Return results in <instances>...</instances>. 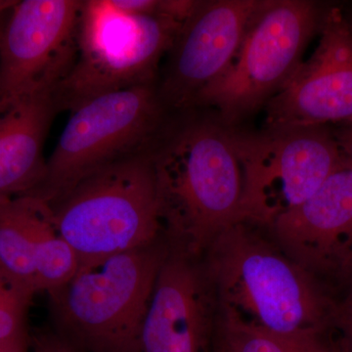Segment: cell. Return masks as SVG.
<instances>
[{
    "mask_svg": "<svg viewBox=\"0 0 352 352\" xmlns=\"http://www.w3.org/2000/svg\"><path fill=\"white\" fill-rule=\"evenodd\" d=\"M148 154L170 249L199 258L239 221L243 175L232 129L206 109L170 113Z\"/></svg>",
    "mask_w": 352,
    "mask_h": 352,
    "instance_id": "obj_1",
    "label": "cell"
},
{
    "mask_svg": "<svg viewBox=\"0 0 352 352\" xmlns=\"http://www.w3.org/2000/svg\"><path fill=\"white\" fill-rule=\"evenodd\" d=\"M263 230L235 222L205 252L219 320L280 335L331 330L339 305Z\"/></svg>",
    "mask_w": 352,
    "mask_h": 352,
    "instance_id": "obj_2",
    "label": "cell"
},
{
    "mask_svg": "<svg viewBox=\"0 0 352 352\" xmlns=\"http://www.w3.org/2000/svg\"><path fill=\"white\" fill-rule=\"evenodd\" d=\"M46 204L80 266L154 244L163 233L148 148L95 171Z\"/></svg>",
    "mask_w": 352,
    "mask_h": 352,
    "instance_id": "obj_3",
    "label": "cell"
},
{
    "mask_svg": "<svg viewBox=\"0 0 352 352\" xmlns=\"http://www.w3.org/2000/svg\"><path fill=\"white\" fill-rule=\"evenodd\" d=\"M327 8L309 0H259L239 50L191 108L212 111L229 127L265 107L302 63Z\"/></svg>",
    "mask_w": 352,
    "mask_h": 352,
    "instance_id": "obj_4",
    "label": "cell"
},
{
    "mask_svg": "<svg viewBox=\"0 0 352 352\" xmlns=\"http://www.w3.org/2000/svg\"><path fill=\"white\" fill-rule=\"evenodd\" d=\"M170 248L154 244L80 266L50 292L62 329L91 352H136L141 325Z\"/></svg>",
    "mask_w": 352,
    "mask_h": 352,
    "instance_id": "obj_5",
    "label": "cell"
},
{
    "mask_svg": "<svg viewBox=\"0 0 352 352\" xmlns=\"http://www.w3.org/2000/svg\"><path fill=\"white\" fill-rule=\"evenodd\" d=\"M182 25L168 16L122 10L112 0L82 1L75 64L54 91L59 110L157 82L160 61Z\"/></svg>",
    "mask_w": 352,
    "mask_h": 352,
    "instance_id": "obj_6",
    "label": "cell"
},
{
    "mask_svg": "<svg viewBox=\"0 0 352 352\" xmlns=\"http://www.w3.org/2000/svg\"><path fill=\"white\" fill-rule=\"evenodd\" d=\"M168 113L157 82L82 102L72 110L43 182L29 196L50 203L95 171L147 149Z\"/></svg>",
    "mask_w": 352,
    "mask_h": 352,
    "instance_id": "obj_7",
    "label": "cell"
},
{
    "mask_svg": "<svg viewBox=\"0 0 352 352\" xmlns=\"http://www.w3.org/2000/svg\"><path fill=\"white\" fill-rule=\"evenodd\" d=\"M231 129L243 175L239 221L261 228L314 195L344 159L328 126Z\"/></svg>",
    "mask_w": 352,
    "mask_h": 352,
    "instance_id": "obj_8",
    "label": "cell"
},
{
    "mask_svg": "<svg viewBox=\"0 0 352 352\" xmlns=\"http://www.w3.org/2000/svg\"><path fill=\"white\" fill-rule=\"evenodd\" d=\"M82 1H17L0 43V99L34 90H54L68 75L78 52Z\"/></svg>",
    "mask_w": 352,
    "mask_h": 352,
    "instance_id": "obj_9",
    "label": "cell"
},
{
    "mask_svg": "<svg viewBox=\"0 0 352 352\" xmlns=\"http://www.w3.org/2000/svg\"><path fill=\"white\" fill-rule=\"evenodd\" d=\"M259 0L197 1L166 52L157 94L168 113L192 107L197 95L226 72Z\"/></svg>",
    "mask_w": 352,
    "mask_h": 352,
    "instance_id": "obj_10",
    "label": "cell"
},
{
    "mask_svg": "<svg viewBox=\"0 0 352 352\" xmlns=\"http://www.w3.org/2000/svg\"><path fill=\"white\" fill-rule=\"evenodd\" d=\"M320 39L266 104L265 129L352 122V28L338 7L326 10Z\"/></svg>",
    "mask_w": 352,
    "mask_h": 352,
    "instance_id": "obj_11",
    "label": "cell"
},
{
    "mask_svg": "<svg viewBox=\"0 0 352 352\" xmlns=\"http://www.w3.org/2000/svg\"><path fill=\"white\" fill-rule=\"evenodd\" d=\"M197 258L168 250L136 352H214L219 308L205 266Z\"/></svg>",
    "mask_w": 352,
    "mask_h": 352,
    "instance_id": "obj_12",
    "label": "cell"
},
{
    "mask_svg": "<svg viewBox=\"0 0 352 352\" xmlns=\"http://www.w3.org/2000/svg\"><path fill=\"white\" fill-rule=\"evenodd\" d=\"M266 230L282 251L312 276L329 272L349 274L352 168L344 157L314 195Z\"/></svg>",
    "mask_w": 352,
    "mask_h": 352,
    "instance_id": "obj_13",
    "label": "cell"
},
{
    "mask_svg": "<svg viewBox=\"0 0 352 352\" xmlns=\"http://www.w3.org/2000/svg\"><path fill=\"white\" fill-rule=\"evenodd\" d=\"M58 111L54 90L0 99V201L31 195L43 182L44 141Z\"/></svg>",
    "mask_w": 352,
    "mask_h": 352,
    "instance_id": "obj_14",
    "label": "cell"
},
{
    "mask_svg": "<svg viewBox=\"0 0 352 352\" xmlns=\"http://www.w3.org/2000/svg\"><path fill=\"white\" fill-rule=\"evenodd\" d=\"M51 223L50 207L38 198L0 201V273L12 286L32 294L38 291L36 254Z\"/></svg>",
    "mask_w": 352,
    "mask_h": 352,
    "instance_id": "obj_15",
    "label": "cell"
},
{
    "mask_svg": "<svg viewBox=\"0 0 352 352\" xmlns=\"http://www.w3.org/2000/svg\"><path fill=\"white\" fill-rule=\"evenodd\" d=\"M329 331L280 335L219 320L214 349L219 352H340Z\"/></svg>",
    "mask_w": 352,
    "mask_h": 352,
    "instance_id": "obj_16",
    "label": "cell"
},
{
    "mask_svg": "<svg viewBox=\"0 0 352 352\" xmlns=\"http://www.w3.org/2000/svg\"><path fill=\"white\" fill-rule=\"evenodd\" d=\"M32 296L14 286L0 294V347L27 344L25 319Z\"/></svg>",
    "mask_w": 352,
    "mask_h": 352,
    "instance_id": "obj_17",
    "label": "cell"
},
{
    "mask_svg": "<svg viewBox=\"0 0 352 352\" xmlns=\"http://www.w3.org/2000/svg\"><path fill=\"white\" fill-rule=\"evenodd\" d=\"M332 329L338 333L335 342L339 351L352 352V302L339 305Z\"/></svg>",
    "mask_w": 352,
    "mask_h": 352,
    "instance_id": "obj_18",
    "label": "cell"
},
{
    "mask_svg": "<svg viewBox=\"0 0 352 352\" xmlns=\"http://www.w3.org/2000/svg\"><path fill=\"white\" fill-rule=\"evenodd\" d=\"M333 135L337 139L342 156L352 168V122L342 124L337 131H333Z\"/></svg>",
    "mask_w": 352,
    "mask_h": 352,
    "instance_id": "obj_19",
    "label": "cell"
},
{
    "mask_svg": "<svg viewBox=\"0 0 352 352\" xmlns=\"http://www.w3.org/2000/svg\"><path fill=\"white\" fill-rule=\"evenodd\" d=\"M17 1H6V0H0V43H1L2 32H3L4 25H6L7 17L10 12L11 8Z\"/></svg>",
    "mask_w": 352,
    "mask_h": 352,
    "instance_id": "obj_20",
    "label": "cell"
},
{
    "mask_svg": "<svg viewBox=\"0 0 352 352\" xmlns=\"http://www.w3.org/2000/svg\"><path fill=\"white\" fill-rule=\"evenodd\" d=\"M0 352H27V344H15V346H10L2 347Z\"/></svg>",
    "mask_w": 352,
    "mask_h": 352,
    "instance_id": "obj_21",
    "label": "cell"
},
{
    "mask_svg": "<svg viewBox=\"0 0 352 352\" xmlns=\"http://www.w3.org/2000/svg\"><path fill=\"white\" fill-rule=\"evenodd\" d=\"M36 352H55L54 344L53 342H43L39 344Z\"/></svg>",
    "mask_w": 352,
    "mask_h": 352,
    "instance_id": "obj_22",
    "label": "cell"
},
{
    "mask_svg": "<svg viewBox=\"0 0 352 352\" xmlns=\"http://www.w3.org/2000/svg\"><path fill=\"white\" fill-rule=\"evenodd\" d=\"M9 286H12V285L9 283V282L6 279V277L0 273V294H1L4 289L8 288Z\"/></svg>",
    "mask_w": 352,
    "mask_h": 352,
    "instance_id": "obj_23",
    "label": "cell"
},
{
    "mask_svg": "<svg viewBox=\"0 0 352 352\" xmlns=\"http://www.w3.org/2000/svg\"><path fill=\"white\" fill-rule=\"evenodd\" d=\"M54 344V342H53ZM55 352H74L69 349V347L60 344V342H55L54 344Z\"/></svg>",
    "mask_w": 352,
    "mask_h": 352,
    "instance_id": "obj_24",
    "label": "cell"
},
{
    "mask_svg": "<svg viewBox=\"0 0 352 352\" xmlns=\"http://www.w3.org/2000/svg\"><path fill=\"white\" fill-rule=\"evenodd\" d=\"M349 274L352 275V268H351V273H349ZM346 302H352V287H351V295H349V298H347Z\"/></svg>",
    "mask_w": 352,
    "mask_h": 352,
    "instance_id": "obj_25",
    "label": "cell"
},
{
    "mask_svg": "<svg viewBox=\"0 0 352 352\" xmlns=\"http://www.w3.org/2000/svg\"><path fill=\"white\" fill-rule=\"evenodd\" d=\"M214 352H219V351H215V349H214Z\"/></svg>",
    "mask_w": 352,
    "mask_h": 352,
    "instance_id": "obj_26",
    "label": "cell"
}]
</instances>
